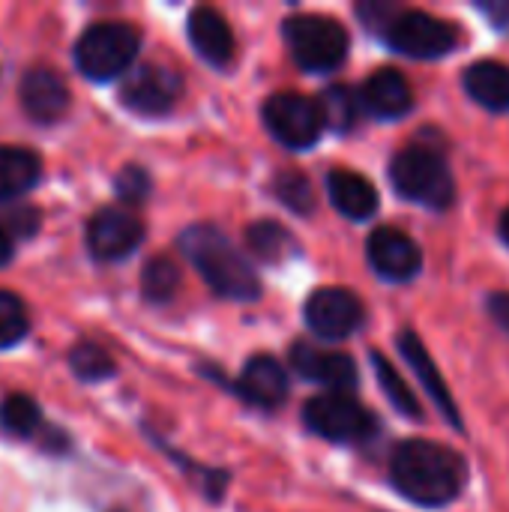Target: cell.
I'll list each match as a JSON object with an SVG mask.
<instances>
[{
	"instance_id": "obj_3",
	"label": "cell",
	"mask_w": 509,
	"mask_h": 512,
	"mask_svg": "<svg viewBox=\"0 0 509 512\" xmlns=\"http://www.w3.org/2000/svg\"><path fill=\"white\" fill-rule=\"evenodd\" d=\"M393 186L402 198L429 210H447L456 201V180L441 153L429 147H405L390 165Z\"/></svg>"
},
{
	"instance_id": "obj_27",
	"label": "cell",
	"mask_w": 509,
	"mask_h": 512,
	"mask_svg": "<svg viewBox=\"0 0 509 512\" xmlns=\"http://www.w3.org/2000/svg\"><path fill=\"white\" fill-rule=\"evenodd\" d=\"M273 192H276V198L288 207V210H294V213H300V216H309L312 210H315V192H312V183H309V177L306 174H300V171H279L276 174V180H273Z\"/></svg>"
},
{
	"instance_id": "obj_30",
	"label": "cell",
	"mask_w": 509,
	"mask_h": 512,
	"mask_svg": "<svg viewBox=\"0 0 509 512\" xmlns=\"http://www.w3.org/2000/svg\"><path fill=\"white\" fill-rule=\"evenodd\" d=\"M114 186H117V195H120L126 204H138V201H144V198L150 195V177H147V171L138 168V165L123 168V171L117 174Z\"/></svg>"
},
{
	"instance_id": "obj_32",
	"label": "cell",
	"mask_w": 509,
	"mask_h": 512,
	"mask_svg": "<svg viewBox=\"0 0 509 512\" xmlns=\"http://www.w3.org/2000/svg\"><path fill=\"white\" fill-rule=\"evenodd\" d=\"M480 9H483L501 30H507L509 33V0H501V3H483Z\"/></svg>"
},
{
	"instance_id": "obj_12",
	"label": "cell",
	"mask_w": 509,
	"mask_h": 512,
	"mask_svg": "<svg viewBox=\"0 0 509 512\" xmlns=\"http://www.w3.org/2000/svg\"><path fill=\"white\" fill-rule=\"evenodd\" d=\"M369 261L390 282H411L423 267L420 246L399 228H378L369 237Z\"/></svg>"
},
{
	"instance_id": "obj_33",
	"label": "cell",
	"mask_w": 509,
	"mask_h": 512,
	"mask_svg": "<svg viewBox=\"0 0 509 512\" xmlns=\"http://www.w3.org/2000/svg\"><path fill=\"white\" fill-rule=\"evenodd\" d=\"M9 258H12V240H9V234L0 228V267H3Z\"/></svg>"
},
{
	"instance_id": "obj_17",
	"label": "cell",
	"mask_w": 509,
	"mask_h": 512,
	"mask_svg": "<svg viewBox=\"0 0 509 512\" xmlns=\"http://www.w3.org/2000/svg\"><path fill=\"white\" fill-rule=\"evenodd\" d=\"M399 351H402V357L408 360V366L417 372V378L423 381L426 393L435 399V405L441 408V414H444L456 429H462V417H459V411H456V402H453V396H450V390H447V384H444V378H441L435 360H432L429 351L423 348L420 336L411 333V330H405V333L399 336Z\"/></svg>"
},
{
	"instance_id": "obj_6",
	"label": "cell",
	"mask_w": 509,
	"mask_h": 512,
	"mask_svg": "<svg viewBox=\"0 0 509 512\" xmlns=\"http://www.w3.org/2000/svg\"><path fill=\"white\" fill-rule=\"evenodd\" d=\"M306 426L336 444H357L375 435V417L348 393H324L306 402L303 408Z\"/></svg>"
},
{
	"instance_id": "obj_21",
	"label": "cell",
	"mask_w": 509,
	"mask_h": 512,
	"mask_svg": "<svg viewBox=\"0 0 509 512\" xmlns=\"http://www.w3.org/2000/svg\"><path fill=\"white\" fill-rule=\"evenodd\" d=\"M39 180V159L33 150L0 144V201L18 198Z\"/></svg>"
},
{
	"instance_id": "obj_24",
	"label": "cell",
	"mask_w": 509,
	"mask_h": 512,
	"mask_svg": "<svg viewBox=\"0 0 509 512\" xmlns=\"http://www.w3.org/2000/svg\"><path fill=\"white\" fill-rule=\"evenodd\" d=\"M42 414H39V405L24 396V393H12L0 402V429L9 435V438H30L39 426Z\"/></svg>"
},
{
	"instance_id": "obj_31",
	"label": "cell",
	"mask_w": 509,
	"mask_h": 512,
	"mask_svg": "<svg viewBox=\"0 0 509 512\" xmlns=\"http://www.w3.org/2000/svg\"><path fill=\"white\" fill-rule=\"evenodd\" d=\"M489 315L495 318V324L509 333V294L507 291H501V294H492L489 297Z\"/></svg>"
},
{
	"instance_id": "obj_19",
	"label": "cell",
	"mask_w": 509,
	"mask_h": 512,
	"mask_svg": "<svg viewBox=\"0 0 509 512\" xmlns=\"http://www.w3.org/2000/svg\"><path fill=\"white\" fill-rule=\"evenodd\" d=\"M327 192H330L333 207L342 216L354 219V222H363V219H369L378 210V192H375V186L363 174H357V171H345V168L330 171Z\"/></svg>"
},
{
	"instance_id": "obj_28",
	"label": "cell",
	"mask_w": 509,
	"mask_h": 512,
	"mask_svg": "<svg viewBox=\"0 0 509 512\" xmlns=\"http://www.w3.org/2000/svg\"><path fill=\"white\" fill-rule=\"evenodd\" d=\"M69 369L75 378L87 381V384H96V381H105L114 375V360L93 342H81L69 351Z\"/></svg>"
},
{
	"instance_id": "obj_29",
	"label": "cell",
	"mask_w": 509,
	"mask_h": 512,
	"mask_svg": "<svg viewBox=\"0 0 509 512\" xmlns=\"http://www.w3.org/2000/svg\"><path fill=\"white\" fill-rule=\"evenodd\" d=\"M30 330V321H27V312H24V303L9 294V291H0V348H12L18 345Z\"/></svg>"
},
{
	"instance_id": "obj_34",
	"label": "cell",
	"mask_w": 509,
	"mask_h": 512,
	"mask_svg": "<svg viewBox=\"0 0 509 512\" xmlns=\"http://www.w3.org/2000/svg\"><path fill=\"white\" fill-rule=\"evenodd\" d=\"M501 237H504V243L509 246V207L504 210V216H501Z\"/></svg>"
},
{
	"instance_id": "obj_7",
	"label": "cell",
	"mask_w": 509,
	"mask_h": 512,
	"mask_svg": "<svg viewBox=\"0 0 509 512\" xmlns=\"http://www.w3.org/2000/svg\"><path fill=\"white\" fill-rule=\"evenodd\" d=\"M264 123L276 141L294 150L312 147L324 132V114L318 99L303 93H276L264 105Z\"/></svg>"
},
{
	"instance_id": "obj_10",
	"label": "cell",
	"mask_w": 509,
	"mask_h": 512,
	"mask_svg": "<svg viewBox=\"0 0 509 512\" xmlns=\"http://www.w3.org/2000/svg\"><path fill=\"white\" fill-rule=\"evenodd\" d=\"M144 240V225L138 216L120 207L99 210L87 225V249L96 261H120L132 255Z\"/></svg>"
},
{
	"instance_id": "obj_9",
	"label": "cell",
	"mask_w": 509,
	"mask_h": 512,
	"mask_svg": "<svg viewBox=\"0 0 509 512\" xmlns=\"http://www.w3.org/2000/svg\"><path fill=\"white\" fill-rule=\"evenodd\" d=\"M180 93H183V81L177 72L147 63L129 72V78L120 87V102L141 117H162L177 105Z\"/></svg>"
},
{
	"instance_id": "obj_5",
	"label": "cell",
	"mask_w": 509,
	"mask_h": 512,
	"mask_svg": "<svg viewBox=\"0 0 509 512\" xmlns=\"http://www.w3.org/2000/svg\"><path fill=\"white\" fill-rule=\"evenodd\" d=\"M294 60L309 72H330L348 54V30L330 15H294L285 21Z\"/></svg>"
},
{
	"instance_id": "obj_20",
	"label": "cell",
	"mask_w": 509,
	"mask_h": 512,
	"mask_svg": "<svg viewBox=\"0 0 509 512\" xmlns=\"http://www.w3.org/2000/svg\"><path fill=\"white\" fill-rule=\"evenodd\" d=\"M465 90L489 111H509V66L498 60H480L468 66Z\"/></svg>"
},
{
	"instance_id": "obj_11",
	"label": "cell",
	"mask_w": 509,
	"mask_h": 512,
	"mask_svg": "<svg viewBox=\"0 0 509 512\" xmlns=\"http://www.w3.org/2000/svg\"><path fill=\"white\" fill-rule=\"evenodd\" d=\"M306 324L321 339H348L363 324V303L345 288H321L306 300Z\"/></svg>"
},
{
	"instance_id": "obj_22",
	"label": "cell",
	"mask_w": 509,
	"mask_h": 512,
	"mask_svg": "<svg viewBox=\"0 0 509 512\" xmlns=\"http://www.w3.org/2000/svg\"><path fill=\"white\" fill-rule=\"evenodd\" d=\"M246 243L267 264H279V261H285L297 249L291 231H285L279 222H267V219L246 228Z\"/></svg>"
},
{
	"instance_id": "obj_15",
	"label": "cell",
	"mask_w": 509,
	"mask_h": 512,
	"mask_svg": "<svg viewBox=\"0 0 509 512\" xmlns=\"http://www.w3.org/2000/svg\"><path fill=\"white\" fill-rule=\"evenodd\" d=\"M360 102L369 114L396 120L414 108V90L399 69H378L360 90Z\"/></svg>"
},
{
	"instance_id": "obj_14",
	"label": "cell",
	"mask_w": 509,
	"mask_h": 512,
	"mask_svg": "<svg viewBox=\"0 0 509 512\" xmlns=\"http://www.w3.org/2000/svg\"><path fill=\"white\" fill-rule=\"evenodd\" d=\"M21 105L36 123H54L69 111V90L51 69H30L21 78Z\"/></svg>"
},
{
	"instance_id": "obj_23",
	"label": "cell",
	"mask_w": 509,
	"mask_h": 512,
	"mask_svg": "<svg viewBox=\"0 0 509 512\" xmlns=\"http://www.w3.org/2000/svg\"><path fill=\"white\" fill-rule=\"evenodd\" d=\"M318 105H321V114H324V126H330L336 132H348L357 123L363 102L351 87L339 84V87H327L321 93Z\"/></svg>"
},
{
	"instance_id": "obj_2",
	"label": "cell",
	"mask_w": 509,
	"mask_h": 512,
	"mask_svg": "<svg viewBox=\"0 0 509 512\" xmlns=\"http://www.w3.org/2000/svg\"><path fill=\"white\" fill-rule=\"evenodd\" d=\"M180 252L219 297L255 300L261 294L258 273L216 225L186 228L180 234Z\"/></svg>"
},
{
	"instance_id": "obj_16",
	"label": "cell",
	"mask_w": 509,
	"mask_h": 512,
	"mask_svg": "<svg viewBox=\"0 0 509 512\" xmlns=\"http://www.w3.org/2000/svg\"><path fill=\"white\" fill-rule=\"evenodd\" d=\"M189 39L210 66H228L234 57V33L228 21L210 6H198L189 15Z\"/></svg>"
},
{
	"instance_id": "obj_18",
	"label": "cell",
	"mask_w": 509,
	"mask_h": 512,
	"mask_svg": "<svg viewBox=\"0 0 509 512\" xmlns=\"http://www.w3.org/2000/svg\"><path fill=\"white\" fill-rule=\"evenodd\" d=\"M240 393L258 408H279L288 399V375L273 357H252L240 375Z\"/></svg>"
},
{
	"instance_id": "obj_1",
	"label": "cell",
	"mask_w": 509,
	"mask_h": 512,
	"mask_svg": "<svg viewBox=\"0 0 509 512\" xmlns=\"http://www.w3.org/2000/svg\"><path fill=\"white\" fill-rule=\"evenodd\" d=\"M393 486L420 507H444L465 489V459L435 441H405L390 459Z\"/></svg>"
},
{
	"instance_id": "obj_25",
	"label": "cell",
	"mask_w": 509,
	"mask_h": 512,
	"mask_svg": "<svg viewBox=\"0 0 509 512\" xmlns=\"http://www.w3.org/2000/svg\"><path fill=\"white\" fill-rule=\"evenodd\" d=\"M372 369H375L378 384H381L384 396L390 399V405H393L399 414H405V417H411V420H420V417H423L420 402H417V396L411 393V387L402 381V375H399L381 354H372Z\"/></svg>"
},
{
	"instance_id": "obj_26",
	"label": "cell",
	"mask_w": 509,
	"mask_h": 512,
	"mask_svg": "<svg viewBox=\"0 0 509 512\" xmlns=\"http://www.w3.org/2000/svg\"><path fill=\"white\" fill-rule=\"evenodd\" d=\"M180 285V270L171 258L159 255V258H150L144 273H141V288H144V297L150 303H165L174 297Z\"/></svg>"
},
{
	"instance_id": "obj_8",
	"label": "cell",
	"mask_w": 509,
	"mask_h": 512,
	"mask_svg": "<svg viewBox=\"0 0 509 512\" xmlns=\"http://www.w3.org/2000/svg\"><path fill=\"white\" fill-rule=\"evenodd\" d=\"M399 54L414 60H435L456 48V30L444 18H435L420 9H402L384 36Z\"/></svg>"
},
{
	"instance_id": "obj_4",
	"label": "cell",
	"mask_w": 509,
	"mask_h": 512,
	"mask_svg": "<svg viewBox=\"0 0 509 512\" xmlns=\"http://www.w3.org/2000/svg\"><path fill=\"white\" fill-rule=\"evenodd\" d=\"M141 45V33L126 21H99L75 42V66L90 81H111L123 75Z\"/></svg>"
},
{
	"instance_id": "obj_13",
	"label": "cell",
	"mask_w": 509,
	"mask_h": 512,
	"mask_svg": "<svg viewBox=\"0 0 509 512\" xmlns=\"http://www.w3.org/2000/svg\"><path fill=\"white\" fill-rule=\"evenodd\" d=\"M291 366L306 378L315 381L321 387H330L333 393H348L357 387L360 375L357 366L348 354H336V351H321L309 342H297L291 348Z\"/></svg>"
}]
</instances>
